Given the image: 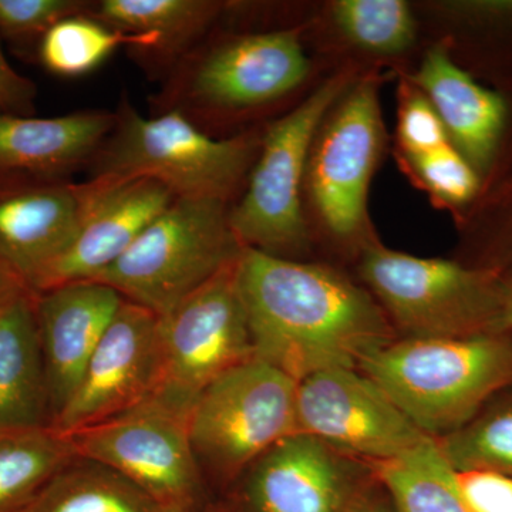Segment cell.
Listing matches in <instances>:
<instances>
[{
	"label": "cell",
	"mask_w": 512,
	"mask_h": 512,
	"mask_svg": "<svg viewBox=\"0 0 512 512\" xmlns=\"http://www.w3.org/2000/svg\"><path fill=\"white\" fill-rule=\"evenodd\" d=\"M0 113H2V111H0Z\"/></svg>",
	"instance_id": "ab89813d"
},
{
	"label": "cell",
	"mask_w": 512,
	"mask_h": 512,
	"mask_svg": "<svg viewBox=\"0 0 512 512\" xmlns=\"http://www.w3.org/2000/svg\"><path fill=\"white\" fill-rule=\"evenodd\" d=\"M413 80L439 114L451 144L484 183L497 163L510 123L504 94L478 83L456 63L447 43L429 50Z\"/></svg>",
	"instance_id": "ac0fdd59"
},
{
	"label": "cell",
	"mask_w": 512,
	"mask_h": 512,
	"mask_svg": "<svg viewBox=\"0 0 512 512\" xmlns=\"http://www.w3.org/2000/svg\"><path fill=\"white\" fill-rule=\"evenodd\" d=\"M504 291L508 328L512 330V271L504 274Z\"/></svg>",
	"instance_id": "d590c367"
},
{
	"label": "cell",
	"mask_w": 512,
	"mask_h": 512,
	"mask_svg": "<svg viewBox=\"0 0 512 512\" xmlns=\"http://www.w3.org/2000/svg\"><path fill=\"white\" fill-rule=\"evenodd\" d=\"M25 289L28 288L15 275L10 274L5 266L0 264V309Z\"/></svg>",
	"instance_id": "e575fe53"
},
{
	"label": "cell",
	"mask_w": 512,
	"mask_h": 512,
	"mask_svg": "<svg viewBox=\"0 0 512 512\" xmlns=\"http://www.w3.org/2000/svg\"><path fill=\"white\" fill-rule=\"evenodd\" d=\"M332 10L340 32L369 52L393 55L416 39V22L403 0H339Z\"/></svg>",
	"instance_id": "83f0119b"
},
{
	"label": "cell",
	"mask_w": 512,
	"mask_h": 512,
	"mask_svg": "<svg viewBox=\"0 0 512 512\" xmlns=\"http://www.w3.org/2000/svg\"><path fill=\"white\" fill-rule=\"evenodd\" d=\"M441 453L456 471H494L512 477V386L461 429L437 439Z\"/></svg>",
	"instance_id": "484cf974"
},
{
	"label": "cell",
	"mask_w": 512,
	"mask_h": 512,
	"mask_svg": "<svg viewBox=\"0 0 512 512\" xmlns=\"http://www.w3.org/2000/svg\"><path fill=\"white\" fill-rule=\"evenodd\" d=\"M349 512H394L386 491L375 476L373 483L359 495Z\"/></svg>",
	"instance_id": "836d02e7"
},
{
	"label": "cell",
	"mask_w": 512,
	"mask_h": 512,
	"mask_svg": "<svg viewBox=\"0 0 512 512\" xmlns=\"http://www.w3.org/2000/svg\"><path fill=\"white\" fill-rule=\"evenodd\" d=\"M79 188L63 178L0 173V264L37 293L72 244Z\"/></svg>",
	"instance_id": "2e32d148"
},
{
	"label": "cell",
	"mask_w": 512,
	"mask_h": 512,
	"mask_svg": "<svg viewBox=\"0 0 512 512\" xmlns=\"http://www.w3.org/2000/svg\"><path fill=\"white\" fill-rule=\"evenodd\" d=\"M399 141L406 157L421 156L451 144L446 128L429 99L409 89L399 113Z\"/></svg>",
	"instance_id": "4dcf8cb0"
},
{
	"label": "cell",
	"mask_w": 512,
	"mask_h": 512,
	"mask_svg": "<svg viewBox=\"0 0 512 512\" xmlns=\"http://www.w3.org/2000/svg\"><path fill=\"white\" fill-rule=\"evenodd\" d=\"M461 495L473 512H512V477L494 471H456Z\"/></svg>",
	"instance_id": "1f68e13d"
},
{
	"label": "cell",
	"mask_w": 512,
	"mask_h": 512,
	"mask_svg": "<svg viewBox=\"0 0 512 512\" xmlns=\"http://www.w3.org/2000/svg\"><path fill=\"white\" fill-rule=\"evenodd\" d=\"M238 284L255 357L296 382L329 369H360L397 339L365 286L330 266L244 248Z\"/></svg>",
	"instance_id": "6da1fadb"
},
{
	"label": "cell",
	"mask_w": 512,
	"mask_h": 512,
	"mask_svg": "<svg viewBox=\"0 0 512 512\" xmlns=\"http://www.w3.org/2000/svg\"><path fill=\"white\" fill-rule=\"evenodd\" d=\"M82 0H0V35L25 42L45 36L60 20L90 13Z\"/></svg>",
	"instance_id": "f546056e"
},
{
	"label": "cell",
	"mask_w": 512,
	"mask_h": 512,
	"mask_svg": "<svg viewBox=\"0 0 512 512\" xmlns=\"http://www.w3.org/2000/svg\"><path fill=\"white\" fill-rule=\"evenodd\" d=\"M254 357L235 262L160 316V372L151 397L190 414L212 382Z\"/></svg>",
	"instance_id": "9c48e42d"
},
{
	"label": "cell",
	"mask_w": 512,
	"mask_h": 512,
	"mask_svg": "<svg viewBox=\"0 0 512 512\" xmlns=\"http://www.w3.org/2000/svg\"><path fill=\"white\" fill-rule=\"evenodd\" d=\"M359 274L397 339H454L508 328L504 274L461 261L419 258L370 241Z\"/></svg>",
	"instance_id": "3957f363"
},
{
	"label": "cell",
	"mask_w": 512,
	"mask_h": 512,
	"mask_svg": "<svg viewBox=\"0 0 512 512\" xmlns=\"http://www.w3.org/2000/svg\"><path fill=\"white\" fill-rule=\"evenodd\" d=\"M373 480L370 464L309 434L293 433L245 471L229 507L235 512H349Z\"/></svg>",
	"instance_id": "4fadbf2b"
},
{
	"label": "cell",
	"mask_w": 512,
	"mask_h": 512,
	"mask_svg": "<svg viewBox=\"0 0 512 512\" xmlns=\"http://www.w3.org/2000/svg\"><path fill=\"white\" fill-rule=\"evenodd\" d=\"M35 97V84L10 66L0 45V111L13 116H30Z\"/></svg>",
	"instance_id": "d6a6232c"
},
{
	"label": "cell",
	"mask_w": 512,
	"mask_h": 512,
	"mask_svg": "<svg viewBox=\"0 0 512 512\" xmlns=\"http://www.w3.org/2000/svg\"><path fill=\"white\" fill-rule=\"evenodd\" d=\"M504 94V93H503ZM505 99L508 101V107L512 110V94H504ZM508 130H512V123L508 124ZM512 134V133H510Z\"/></svg>",
	"instance_id": "74e56055"
},
{
	"label": "cell",
	"mask_w": 512,
	"mask_h": 512,
	"mask_svg": "<svg viewBox=\"0 0 512 512\" xmlns=\"http://www.w3.org/2000/svg\"><path fill=\"white\" fill-rule=\"evenodd\" d=\"M158 372L160 316L124 299L52 427L69 434L133 409L153 396Z\"/></svg>",
	"instance_id": "5bb4252c"
},
{
	"label": "cell",
	"mask_w": 512,
	"mask_h": 512,
	"mask_svg": "<svg viewBox=\"0 0 512 512\" xmlns=\"http://www.w3.org/2000/svg\"><path fill=\"white\" fill-rule=\"evenodd\" d=\"M348 84V74L333 77L266 128L247 190L229 208V225L242 247L291 259L308 251L302 188L309 156L320 126Z\"/></svg>",
	"instance_id": "52a82bcc"
},
{
	"label": "cell",
	"mask_w": 512,
	"mask_h": 512,
	"mask_svg": "<svg viewBox=\"0 0 512 512\" xmlns=\"http://www.w3.org/2000/svg\"><path fill=\"white\" fill-rule=\"evenodd\" d=\"M372 467L394 512H473L436 439Z\"/></svg>",
	"instance_id": "603a6c76"
},
{
	"label": "cell",
	"mask_w": 512,
	"mask_h": 512,
	"mask_svg": "<svg viewBox=\"0 0 512 512\" xmlns=\"http://www.w3.org/2000/svg\"><path fill=\"white\" fill-rule=\"evenodd\" d=\"M221 3L212 0H103L90 15L110 28L147 40L146 52L181 56L211 28Z\"/></svg>",
	"instance_id": "44dd1931"
},
{
	"label": "cell",
	"mask_w": 512,
	"mask_h": 512,
	"mask_svg": "<svg viewBox=\"0 0 512 512\" xmlns=\"http://www.w3.org/2000/svg\"><path fill=\"white\" fill-rule=\"evenodd\" d=\"M298 382L254 359L218 377L188 414V433L205 480L229 488L285 437L298 433Z\"/></svg>",
	"instance_id": "8992f818"
},
{
	"label": "cell",
	"mask_w": 512,
	"mask_h": 512,
	"mask_svg": "<svg viewBox=\"0 0 512 512\" xmlns=\"http://www.w3.org/2000/svg\"><path fill=\"white\" fill-rule=\"evenodd\" d=\"M77 188L76 234L39 292L70 282L94 281L175 200L163 184L143 177L101 175Z\"/></svg>",
	"instance_id": "9a60e30c"
},
{
	"label": "cell",
	"mask_w": 512,
	"mask_h": 512,
	"mask_svg": "<svg viewBox=\"0 0 512 512\" xmlns=\"http://www.w3.org/2000/svg\"><path fill=\"white\" fill-rule=\"evenodd\" d=\"M320 126L309 156V184L316 212L342 241H365L367 192L383 150L377 84L367 79L346 90Z\"/></svg>",
	"instance_id": "8fae6325"
},
{
	"label": "cell",
	"mask_w": 512,
	"mask_h": 512,
	"mask_svg": "<svg viewBox=\"0 0 512 512\" xmlns=\"http://www.w3.org/2000/svg\"><path fill=\"white\" fill-rule=\"evenodd\" d=\"M510 158L507 173L483 183L471 224L468 254L461 262L490 271H512V137L505 140L498 161ZM495 163V164H497Z\"/></svg>",
	"instance_id": "4316f807"
},
{
	"label": "cell",
	"mask_w": 512,
	"mask_h": 512,
	"mask_svg": "<svg viewBox=\"0 0 512 512\" xmlns=\"http://www.w3.org/2000/svg\"><path fill=\"white\" fill-rule=\"evenodd\" d=\"M308 57L298 30L232 37L184 56L165 100L191 121L197 116L266 106L305 82Z\"/></svg>",
	"instance_id": "30bf717a"
},
{
	"label": "cell",
	"mask_w": 512,
	"mask_h": 512,
	"mask_svg": "<svg viewBox=\"0 0 512 512\" xmlns=\"http://www.w3.org/2000/svg\"><path fill=\"white\" fill-rule=\"evenodd\" d=\"M431 439L467 424L512 386V330L454 339H396L360 369Z\"/></svg>",
	"instance_id": "7a4b0ae2"
},
{
	"label": "cell",
	"mask_w": 512,
	"mask_h": 512,
	"mask_svg": "<svg viewBox=\"0 0 512 512\" xmlns=\"http://www.w3.org/2000/svg\"><path fill=\"white\" fill-rule=\"evenodd\" d=\"M77 457L126 477L163 511L205 512L207 480L188 433V414L157 399L66 434Z\"/></svg>",
	"instance_id": "ba28073f"
},
{
	"label": "cell",
	"mask_w": 512,
	"mask_h": 512,
	"mask_svg": "<svg viewBox=\"0 0 512 512\" xmlns=\"http://www.w3.org/2000/svg\"><path fill=\"white\" fill-rule=\"evenodd\" d=\"M205 512H235L229 505H208Z\"/></svg>",
	"instance_id": "8d00e7d4"
},
{
	"label": "cell",
	"mask_w": 512,
	"mask_h": 512,
	"mask_svg": "<svg viewBox=\"0 0 512 512\" xmlns=\"http://www.w3.org/2000/svg\"><path fill=\"white\" fill-rule=\"evenodd\" d=\"M25 512H163V508L111 468L76 456Z\"/></svg>",
	"instance_id": "cb8c5ba5"
},
{
	"label": "cell",
	"mask_w": 512,
	"mask_h": 512,
	"mask_svg": "<svg viewBox=\"0 0 512 512\" xmlns=\"http://www.w3.org/2000/svg\"><path fill=\"white\" fill-rule=\"evenodd\" d=\"M163 512H174V511H163Z\"/></svg>",
	"instance_id": "f35d334b"
},
{
	"label": "cell",
	"mask_w": 512,
	"mask_h": 512,
	"mask_svg": "<svg viewBox=\"0 0 512 512\" xmlns=\"http://www.w3.org/2000/svg\"><path fill=\"white\" fill-rule=\"evenodd\" d=\"M76 457L55 427L0 431V512H25L43 488Z\"/></svg>",
	"instance_id": "7402d4cb"
},
{
	"label": "cell",
	"mask_w": 512,
	"mask_h": 512,
	"mask_svg": "<svg viewBox=\"0 0 512 512\" xmlns=\"http://www.w3.org/2000/svg\"><path fill=\"white\" fill-rule=\"evenodd\" d=\"M407 160L421 184L450 207H471L483 188L480 175L453 144Z\"/></svg>",
	"instance_id": "f1b7e54d"
},
{
	"label": "cell",
	"mask_w": 512,
	"mask_h": 512,
	"mask_svg": "<svg viewBox=\"0 0 512 512\" xmlns=\"http://www.w3.org/2000/svg\"><path fill=\"white\" fill-rule=\"evenodd\" d=\"M259 146L254 136L212 138L177 110L146 117L123 101L92 160L93 177L151 178L175 198L228 202L251 171Z\"/></svg>",
	"instance_id": "277c9868"
},
{
	"label": "cell",
	"mask_w": 512,
	"mask_h": 512,
	"mask_svg": "<svg viewBox=\"0 0 512 512\" xmlns=\"http://www.w3.org/2000/svg\"><path fill=\"white\" fill-rule=\"evenodd\" d=\"M242 251L229 225L227 201L175 198L94 281L164 316L238 262Z\"/></svg>",
	"instance_id": "5b68a950"
},
{
	"label": "cell",
	"mask_w": 512,
	"mask_h": 512,
	"mask_svg": "<svg viewBox=\"0 0 512 512\" xmlns=\"http://www.w3.org/2000/svg\"><path fill=\"white\" fill-rule=\"evenodd\" d=\"M114 123L116 114L99 110L52 119L0 113V173L62 178L92 163Z\"/></svg>",
	"instance_id": "d6986e66"
},
{
	"label": "cell",
	"mask_w": 512,
	"mask_h": 512,
	"mask_svg": "<svg viewBox=\"0 0 512 512\" xmlns=\"http://www.w3.org/2000/svg\"><path fill=\"white\" fill-rule=\"evenodd\" d=\"M52 426L35 293L0 309V431Z\"/></svg>",
	"instance_id": "ffe728a7"
},
{
	"label": "cell",
	"mask_w": 512,
	"mask_h": 512,
	"mask_svg": "<svg viewBox=\"0 0 512 512\" xmlns=\"http://www.w3.org/2000/svg\"><path fill=\"white\" fill-rule=\"evenodd\" d=\"M296 420L298 433L370 466L431 439L359 369L322 370L299 380Z\"/></svg>",
	"instance_id": "7c38bea8"
},
{
	"label": "cell",
	"mask_w": 512,
	"mask_h": 512,
	"mask_svg": "<svg viewBox=\"0 0 512 512\" xmlns=\"http://www.w3.org/2000/svg\"><path fill=\"white\" fill-rule=\"evenodd\" d=\"M35 301L53 424L124 298L109 285L80 281L35 293Z\"/></svg>",
	"instance_id": "e0dca14e"
},
{
	"label": "cell",
	"mask_w": 512,
	"mask_h": 512,
	"mask_svg": "<svg viewBox=\"0 0 512 512\" xmlns=\"http://www.w3.org/2000/svg\"><path fill=\"white\" fill-rule=\"evenodd\" d=\"M121 46L146 50V39L128 35L93 18L90 13L60 20L40 39L39 57L56 76L80 77L92 73Z\"/></svg>",
	"instance_id": "d4e9b609"
}]
</instances>
